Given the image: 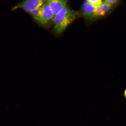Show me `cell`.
Listing matches in <instances>:
<instances>
[{"label": "cell", "instance_id": "9c48e42d", "mask_svg": "<svg viewBox=\"0 0 126 126\" xmlns=\"http://www.w3.org/2000/svg\"><path fill=\"white\" fill-rule=\"evenodd\" d=\"M118 1L116 0H107L105 1L103 3L111 5V4L115 3L117 2Z\"/></svg>", "mask_w": 126, "mask_h": 126}, {"label": "cell", "instance_id": "52a82bcc", "mask_svg": "<svg viewBox=\"0 0 126 126\" xmlns=\"http://www.w3.org/2000/svg\"><path fill=\"white\" fill-rule=\"evenodd\" d=\"M41 7L33 10L29 13L34 20L40 24L41 22Z\"/></svg>", "mask_w": 126, "mask_h": 126}, {"label": "cell", "instance_id": "8992f818", "mask_svg": "<svg viewBox=\"0 0 126 126\" xmlns=\"http://www.w3.org/2000/svg\"><path fill=\"white\" fill-rule=\"evenodd\" d=\"M111 5L104 3L96 8L95 13L96 17L102 16L105 15L111 9Z\"/></svg>", "mask_w": 126, "mask_h": 126}, {"label": "cell", "instance_id": "5b68a950", "mask_svg": "<svg viewBox=\"0 0 126 126\" xmlns=\"http://www.w3.org/2000/svg\"><path fill=\"white\" fill-rule=\"evenodd\" d=\"M96 7L88 2L87 0L83 3L82 7V15L85 18L88 20L96 18L95 11Z\"/></svg>", "mask_w": 126, "mask_h": 126}, {"label": "cell", "instance_id": "7a4b0ae2", "mask_svg": "<svg viewBox=\"0 0 126 126\" xmlns=\"http://www.w3.org/2000/svg\"><path fill=\"white\" fill-rule=\"evenodd\" d=\"M46 1L44 0H26L19 3L13 9H22L28 13L35 9L40 8Z\"/></svg>", "mask_w": 126, "mask_h": 126}, {"label": "cell", "instance_id": "3957f363", "mask_svg": "<svg viewBox=\"0 0 126 126\" xmlns=\"http://www.w3.org/2000/svg\"><path fill=\"white\" fill-rule=\"evenodd\" d=\"M41 24H47L54 16V15L48 4L46 2L41 7Z\"/></svg>", "mask_w": 126, "mask_h": 126}, {"label": "cell", "instance_id": "ba28073f", "mask_svg": "<svg viewBox=\"0 0 126 126\" xmlns=\"http://www.w3.org/2000/svg\"><path fill=\"white\" fill-rule=\"evenodd\" d=\"M87 1L96 8L99 7L103 3L101 0H88Z\"/></svg>", "mask_w": 126, "mask_h": 126}, {"label": "cell", "instance_id": "30bf717a", "mask_svg": "<svg viewBox=\"0 0 126 126\" xmlns=\"http://www.w3.org/2000/svg\"><path fill=\"white\" fill-rule=\"evenodd\" d=\"M124 97H125V98L126 99V89L124 91Z\"/></svg>", "mask_w": 126, "mask_h": 126}, {"label": "cell", "instance_id": "6da1fadb", "mask_svg": "<svg viewBox=\"0 0 126 126\" xmlns=\"http://www.w3.org/2000/svg\"><path fill=\"white\" fill-rule=\"evenodd\" d=\"M79 15L78 12L67 7L64 8L53 17V31L56 34L61 33L76 19Z\"/></svg>", "mask_w": 126, "mask_h": 126}, {"label": "cell", "instance_id": "277c9868", "mask_svg": "<svg viewBox=\"0 0 126 126\" xmlns=\"http://www.w3.org/2000/svg\"><path fill=\"white\" fill-rule=\"evenodd\" d=\"M67 1L64 0H49L47 1L54 16L67 7Z\"/></svg>", "mask_w": 126, "mask_h": 126}]
</instances>
